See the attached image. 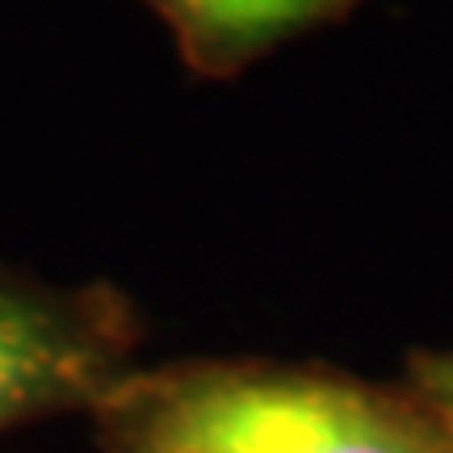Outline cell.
<instances>
[{"label": "cell", "mask_w": 453, "mask_h": 453, "mask_svg": "<svg viewBox=\"0 0 453 453\" xmlns=\"http://www.w3.org/2000/svg\"><path fill=\"white\" fill-rule=\"evenodd\" d=\"M416 387L441 437L453 445V353L416 357Z\"/></svg>", "instance_id": "obj_4"}, {"label": "cell", "mask_w": 453, "mask_h": 453, "mask_svg": "<svg viewBox=\"0 0 453 453\" xmlns=\"http://www.w3.org/2000/svg\"><path fill=\"white\" fill-rule=\"evenodd\" d=\"M130 315L105 286H50L0 265V433L97 411L127 378Z\"/></svg>", "instance_id": "obj_2"}, {"label": "cell", "mask_w": 453, "mask_h": 453, "mask_svg": "<svg viewBox=\"0 0 453 453\" xmlns=\"http://www.w3.org/2000/svg\"><path fill=\"white\" fill-rule=\"evenodd\" d=\"M97 416L113 453H453L433 416L290 365L127 373Z\"/></svg>", "instance_id": "obj_1"}, {"label": "cell", "mask_w": 453, "mask_h": 453, "mask_svg": "<svg viewBox=\"0 0 453 453\" xmlns=\"http://www.w3.org/2000/svg\"><path fill=\"white\" fill-rule=\"evenodd\" d=\"M156 13L180 64L202 81H231L303 34L349 17L365 0H139Z\"/></svg>", "instance_id": "obj_3"}]
</instances>
